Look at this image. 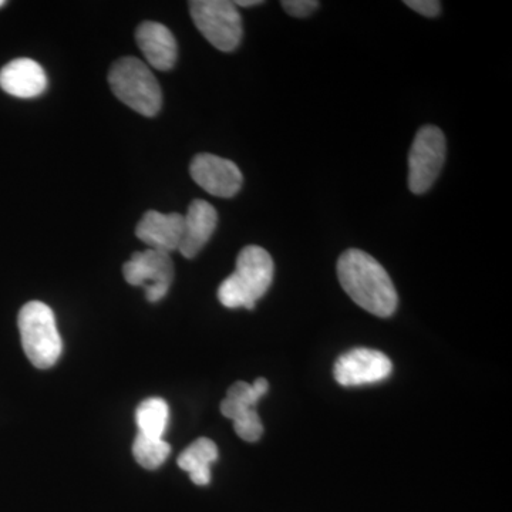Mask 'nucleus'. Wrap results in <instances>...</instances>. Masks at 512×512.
<instances>
[{"label":"nucleus","instance_id":"13","mask_svg":"<svg viewBox=\"0 0 512 512\" xmlns=\"http://www.w3.org/2000/svg\"><path fill=\"white\" fill-rule=\"evenodd\" d=\"M218 224V214L210 202L195 200L184 215V234L178 251L191 259L208 244Z\"/></svg>","mask_w":512,"mask_h":512},{"label":"nucleus","instance_id":"4","mask_svg":"<svg viewBox=\"0 0 512 512\" xmlns=\"http://www.w3.org/2000/svg\"><path fill=\"white\" fill-rule=\"evenodd\" d=\"M109 83L114 96L141 116L154 117L163 104L156 76L136 57H123L113 64Z\"/></svg>","mask_w":512,"mask_h":512},{"label":"nucleus","instance_id":"7","mask_svg":"<svg viewBox=\"0 0 512 512\" xmlns=\"http://www.w3.org/2000/svg\"><path fill=\"white\" fill-rule=\"evenodd\" d=\"M269 383L259 377L254 383L237 382L228 389L222 400L221 413L234 421L235 433L248 443H255L264 434V424L256 413L255 406L268 393Z\"/></svg>","mask_w":512,"mask_h":512},{"label":"nucleus","instance_id":"14","mask_svg":"<svg viewBox=\"0 0 512 512\" xmlns=\"http://www.w3.org/2000/svg\"><path fill=\"white\" fill-rule=\"evenodd\" d=\"M137 46L154 69L167 72L177 62V40L171 30L157 22H144L136 32Z\"/></svg>","mask_w":512,"mask_h":512},{"label":"nucleus","instance_id":"12","mask_svg":"<svg viewBox=\"0 0 512 512\" xmlns=\"http://www.w3.org/2000/svg\"><path fill=\"white\" fill-rule=\"evenodd\" d=\"M0 87L18 99H33L46 92V72L35 60L16 59L0 70Z\"/></svg>","mask_w":512,"mask_h":512},{"label":"nucleus","instance_id":"19","mask_svg":"<svg viewBox=\"0 0 512 512\" xmlns=\"http://www.w3.org/2000/svg\"><path fill=\"white\" fill-rule=\"evenodd\" d=\"M404 3L414 12L426 16V18H436L441 12V3L437 0H406Z\"/></svg>","mask_w":512,"mask_h":512},{"label":"nucleus","instance_id":"16","mask_svg":"<svg viewBox=\"0 0 512 512\" xmlns=\"http://www.w3.org/2000/svg\"><path fill=\"white\" fill-rule=\"evenodd\" d=\"M168 419H170V409L165 400L160 397L144 400L137 407L136 412L138 434L151 439H163Z\"/></svg>","mask_w":512,"mask_h":512},{"label":"nucleus","instance_id":"21","mask_svg":"<svg viewBox=\"0 0 512 512\" xmlns=\"http://www.w3.org/2000/svg\"><path fill=\"white\" fill-rule=\"evenodd\" d=\"M3 5H5V2H3V0H0V8H2Z\"/></svg>","mask_w":512,"mask_h":512},{"label":"nucleus","instance_id":"1","mask_svg":"<svg viewBox=\"0 0 512 512\" xmlns=\"http://www.w3.org/2000/svg\"><path fill=\"white\" fill-rule=\"evenodd\" d=\"M340 285L360 308L389 318L397 309L396 288L392 278L372 255L360 249H348L338 261Z\"/></svg>","mask_w":512,"mask_h":512},{"label":"nucleus","instance_id":"2","mask_svg":"<svg viewBox=\"0 0 512 512\" xmlns=\"http://www.w3.org/2000/svg\"><path fill=\"white\" fill-rule=\"evenodd\" d=\"M274 261L264 248L249 245L239 252L237 269L218 288V299L228 309H254L274 281Z\"/></svg>","mask_w":512,"mask_h":512},{"label":"nucleus","instance_id":"3","mask_svg":"<svg viewBox=\"0 0 512 512\" xmlns=\"http://www.w3.org/2000/svg\"><path fill=\"white\" fill-rule=\"evenodd\" d=\"M23 350L37 369H50L62 356L63 343L57 330L56 316L46 303H26L18 318Z\"/></svg>","mask_w":512,"mask_h":512},{"label":"nucleus","instance_id":"11","mask_svg":"<svg viewBox=\"0 0 512 512\" xmlns=\"http://www.w3.org/2000/svg\"><path fill=\"white\" fill-rule=\"evenodd\" d=\"M184 234V215L163 214L158 211H147L136 228V235L140 241L156 251H178Z\"/></svg>","mask_w":512,"mask_h":512},{"label":"nucleus","instance_id":"9","mask_svg":"<svg viewBox=\"0 0 512 512\" xmlns=\"http://www.w3.org/2000/svg\"><path fill=\"white\" fill-rule=\"evenodd\" d=\"M392 360L375 349L357 348L336 360L333 375L343 387L365 386L383 382L392 375Z\"/></svg>","mask_w":512,"mask_h":512},{"label":"nucleus","instance_id":"20","mask_svg":"<svg viewBox=\"0 0 512 512\" xmlns=\"http://www.w3.org/2000/svg\"><path fill=\"white\" fill-rule=\"evenodd\" d=\"M235 6H242V8H251V6L262 5L261 0H238L234 2Z\"/></svg>","mask_w":512,"mask_h":512},{"label":"nucleus","instance_id":"5","mask_svg":"<svg viewBox=\"0 0 512 512\" xmlns=\"http://www.w3.org/2000/svg\"><path fill=\"white\" fill-rule=\"evenodd\" d=\"M191 18L202 36L221 52H234L241 43L242 19L237 6L228 0H194Z\"/></svg>","mask_w":512,"mask_h":512},{"label":"nucleus","instance_id":"6","mask_svg":"<svg viewBox=\"0 0 512 512\" xmlns=\"http://www.w3.org/2000/svg\"><path fill=\"white\" fill-rule=\"evenodd\" d=\"M446 161V137L439 127L420 128L409 153V188L424 194L433 187Z\"/></svg>","mask_w":512,"mask_h":512},{"label":"nucleus","instance_id":"8","mask_svg":"<svg viewBox=\"0 0 512 512\" xmlns=\"http://www.w3.org/2000/svg\"><path fill=\"white\" fill-rule=\"evenodd\" d=\"M124 279L133 286H146L148 302H160L167 296L174 281L171 254L148 248L136 252L123 266Z\"/></svg>","mask_w":512,"mask_h":512},{"label":"nucleus","instance_id":"18","mask_svg":"<svg viewBox=\"0 0 512 512\" xmlns=\"http://www.w3.org/2000/svg\"><path fill=\"white\" fill-rule=\"evenodd\" d=\"M282 6L289 15L295 16V18H306L319 8V2L316 0H284Z\"/></svg>","mask_w":512,"mask_h":512},{"label":"nucleus","instance_id":"17","mask_svg":"<svg viewBox=\"0 0 512 512\" xmlns=\"http://www.w3.org/2000/svg\"><path fill=\"white\" fill-rule=\"evenodd\" d=\"M171 453V446L163 439L138 434L133 444V456L138 464L146 470H157L163 466Z\"/></svg>","mask_w":512,"mask_h":512},{"label":"nucleus","instance_id":"15","mask_svg":"<svg viewBox=\"0 0 512 512\" xmlns=\"http://www.w3.org/2000/svg\"><path fill=\"white\" fill-rule=\"evenodd\" d=\"M218 460V447L210 439L195 440L178 457V467L190 474L192 483L208 485L211 483V466Z\"/></svg>","mask_w":512,"mask_h":512},{"label":"nucleus","instance_id":"10","mask_svg":"<svg viewBox=\"0 0 512 512\" xmlns=\"http://www.w3.org/2000/svg\"><path fill=\"white\" fill-rule=\"evenodd\" d=\"M190 173L192 180L214 197L232 198L244 183L237 164L214 154L195 156L191 161Z\"/></svg>","mask_w":512,"mask_h":512}]
</instances>
